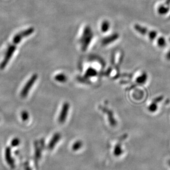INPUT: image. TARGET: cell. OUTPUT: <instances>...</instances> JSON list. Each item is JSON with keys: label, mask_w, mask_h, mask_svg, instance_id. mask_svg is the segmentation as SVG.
I'll use <instances>...</instances> for the list:
<instances>
[{"label": "cell", "mask_w": 170, "mask_h": 170, "mask_svg": "<svg viewBox=\"0 0 170 170\" xmlns=\"http://www.w3.org/2000/svg\"><path fill=\"white\" fill-rule=\"evenodd\" d=\"M93 36V33L91 27L89 26L85 27L83 33L79 40L81 49L83 51L87 50L92 42Z\"/></svg>", "instance_id": "6da1fadb"}, {"label": "cell", "mask_w": 170, "mask_h": 170, "mask_svg": "<svg viewBox=\"0 0 170 170\" xmlns=\"http://www.w3.org/2000/svg\"><path fill=\"white\" fill-rule=\"evenodd\" d=\"M38 78V75L34 74L31 76V78L29 79V80L27 81V82L25 85L24 87L21 91V96L22 98H25L27 97V95H28V93L29 92V91H30L31 88L33 87L34 84H35L36 81L37 80Z\"/></svg>", "instance_id": "7a4b0ae2"}, {"label": "cell", "mask_w": 170, "mask_h": 170, "mask_svg": "<svg viewBox=\"0 0 170 170\" xmlns=\"http://www.w3.org/2000/svg\"><path fill=\"white\" fill-rule=\"evenodd\" d=\"M34 28L33 27H30L26 30H23L18 34H17L13 39L12 44L16 45H17L21 42L22 39L34 33Z\"/></svg>", "instance_id": "3957f363"}, {"label": "cell", "mask_w": 170, "mask_h": 170, "mask_svg": "<svg viewBox=\"0 0 170 170\" xmlns=\"http://www.w3.org/2000/svg\"><path fill=\"white\" fill-rule=\"evenodd\" d=\"M16 45L13 44H12L11 45H9V47L8 48L7 51H6L4 59L0 65V69L2 70L5 68L6 65H7V64L9 63V60L13 56V53L16 51Z\"/></svg>", "instance_id": "277c9868"}, {"label": "cell", "mask_w": 170, "mask_h": 170, "mask_svg": "<svg viewBox=\"0 0 170 170\" xmlns=\"http://www.w3.org/2000/svg\"><path fill=\"white\" fill-rule=\"evenodd\" d=\"M70 107V106L69 103L67 102H65L62 106L60 114L58 118V122L60 123V124H63L65 122L68 113H69Z\"/></svg>", "instance_id": "5b68a950"}, {"label": "cell", "mask_w": 170, "mask_h": 170, "mask_svg": "<svg viewBox=\"0 0 170 170\" xmlns=\"http://www.w3.org/2000/svg\"><path fill=\"white\" fill-rule=\"evenodd\" d=\"M99 108L103 113H105L107 115L108 120V122L109 123L110 126L113 127H116L117 124V122L114 117L113 113L112 110H110L104 107H101Z\"/></svg>", "instance_id": "8992f818"}, {"label": "cell", "mask_w": 170, "mask_h": 170, "mask_svg": "<svg viewBox=\"0 0 170 170\" xmlns=\"http://www.w3.org/2000/svg\"><path fill=\"white\" fill-rule=\"evenodd\" d=\"M119 38H120V35L118 33H113L110 36L106 37L104 39H102V45H103V46L108 45V44L116 41Z\"/></svg>", "instance_id": "52a82bcc"}, {"label": "cell", "mask_w": 170, "mask_h": 170, "mask_svg": "<svg viewBox=\"0 0 170 170\" xmlns=\"http://www.w3.org/2000/svg\"><path fill=\"white\" fill-rule=\"evenodd\" d=\"M61 138V135L59 133H56L55 134H54L48 144V149L50 150L53 149L57 143L60 141Z\"/></svg>", "instance_id": "ba28073f"}, {"label": "cell", "mask_w": 170, "mask_h": 170, "mask_svg": "<svg viewBox=\"0 0 170 170\" xmlns=\"http://www.w3.org/2000/svg\"><path fill=\"white\" fill-rule=\"evenodd\" d=\"M134 29L137 33H140V34L143 36H148L150 31L148 28L138 24H135Z\"/></svg>", "instance_id": "9c48e42d"}, {"label": "cell", "mask_w": 170, "mask_h": 170, "mask_svg": "<svg viewBox=\"0 0 170 170\" xmlns=\"http://www.w3.org/2000/svg\"><path fill=\"white\" fill-rule=\"evenodd\" d=\"M170 7L169 6L165 5H161L158 6V12L160 15H165L169 12Z\"/></svg>", "instance_id": "30bf717a"}, {"label": "cell", "mask_w": 170, "mask_h": 170, "mask_svg": "<svg viewBox=\"0 0 170 170\" xmlns=\"http://www.w3.org/2000/svg\"><path fill=\"white\" fill-rule=\"evenodd\" d=\"M147 78H148L147 74L146 72H143L140 76H139L137 78L136 82L137 84L143 85L146 83V81L147 80Z\"/></svg>", "instance_id": "8fae6325"}, {"label": "cell", "mask_w": 170, "mask_h": 170, "mask_svg": "<svg viewBox=\"0 0 170 170\" xmlns=\"http://www.w3.org/2000/svg\"><path fill=\"white\" fill-rule=\"evenodd\" d=\"M123 151L122 147V144L119 141L118 143L116 145L114 149L113 154L115 156L119 157L122 154Z\"/></svg>", "instance_id": "7c38bea8"}, {"label": "cell", "mask_w": 170, "mask_h": 170, "mask_svg": "<svg viewBox=\"0 0 170 170\" xmlns=\"http://www.w3.org/2000/svg\"><path fill=\"white\" fill-rule=\"evenodd\" d=\"M97 74V71L95 69L90 68L87 70L85 74V77L86 78H92L95 76V75Z\"/></svg>", "instance_id": "4fadbf2b"}, {"label": "cell", "mask_w": 170, "mask_h": 170, "mask_svg": "<svg viewBox=\"0 0 170 170\" xmlns=\"http://www.w3.org/2000/svg\"><path fill=\"white\" fill-rule=\"evenodd\" d=\"M110 28V23L109 21L105 20L103 21L101 26V29L102 33H106Z\"/></svg>", "instance_id": "5bb4252c"}, {"label": "cell", "mask_w": 170, "mask_h": 170, "mask_svg": "<svg viewBox=\"0 0 170 170\" xmlns=\"http://www.w3.org/2000/svg\"><path fill=\"white\" fill-rule=\"evenodd\" d=\"M67 76H66L64 74H57L55 76V80L60 82V83H64L67 81Z\"/></svg>", "instance_id": "9a60e30c"}, {"label": "cell", "mask_w": 170, "mask_h": 170, "mask_svg": "<svg viewBox=\"0 0 170 170\" xmlns=\"http://www.w3.org/2000/svg\"><path fill=\"white\" fill-rule=\"evenodd\" d=\"M83 146V143L81 140L76 141L72 146V149L74 151H77Z\"/></svg>", "instance_id": "2e32d148"}, {"label": "cell", "mask_w": 170, "mask_h": 170, "mask_svg": "<svg viewBox=\"0 0 170 170\" xmlns=\"http://www.w3.org/2000/svg\"><path fill=\"white\" fill-rule=\"evenodd\" d=\"M157 45L160 48H164L166 45V40L164 37L160 36L156 40Z\"/></svg>", "instance_id": "e0dca14e"}, {"label": "cell", "mask_w": 170, "mask_h": 170, "mask_svg": "<svg viewBox=\"0 0 170 170\" xmlns=\"http://www.w3.org/2000/svg\"><path fill=\"white\" fill-rule=\"evenodd\" d=\"M158 109V103L154 101H152L151 103L148 107V110H149L150 112L151 113H154L155 112H156Z\"/></svg>", "instance_id": "ac0fdd59"}, {"label": "cell", "mask_w": 170, "mask_h": 170, "mask_svg": "<svg viewBox=\"0 0 170 170\" xmlns=\"http://www.w3.org/2000/svg\"><path fill=\"white\" fill-rule=\"evenodd\" d=\"M158 36V33L156 31L150 30L149 34V35H148L147 36H148V38H149L150 40L151 41H153V40H154L157 38Z\"/></svg>", "instance_id": "d6986e66"}, {"label": "cell", "mask_w": 170, "mask_h": 170, "mask_svg": "<svg viewBox=\"0 0 170 170\" xmlns=\"http://www.w3.org/2000/svg\"><path fill=\"white\" fill-rule=\"evenodd\" d=\"M36 147V158L37 160H39V158H40V155H41V150L39 148V146L38 145H35Z\"/></svg>", "instance_id": "ffe728a7"}, {"label": "cell", "mask_w": 170, "mask_h": 170, "mask_svg": "<svg viewBox=\"0 0 170 170\" xmlns=\"http://www.w3.org/2000/svg\"><path fill=\"white\" fill-rule=\"evenodd\" d=\"M21 117L23 121H27L29 119V113L26 110H24L21 113Z\"/></svg>", "instance_id": "44dd1931"}, {"label": "cell", "mask_w": 170, "mask_h": 170, "mask_svg": "<svg viewBox=\"0 0 170 170\" xmlns=\"http://www.w3.org/2000/svg\"><path fill=\"white\" fill-rule=\"evenodd\" d=\"M7 155H8V156H7L6 158H7V161L8 162V163L9 164V165H12V160L11 157V154H10V151L8 149L7 151Z\"/></svg>", "instance_id": "7402d4cb"}, {"label": "cell", "mask_w": 170, "mask_h": 170, "mask_svg": "<svg viewBox=\"0 0 170 170\" xmlns=\"http://www.w3.org/2000/svg\"><path fill=\"white\" fill-rule=\"evenodd\" d=\"M163 99H164V97L162 95H160V96L157 97L155 99H154L152 101L155 102L156 103H158V102L162 101L163 100Z\"/></svg>", "instance_id": "603a6c76"}, {"label": "cell", "mask_w": 170, "mask_h": 170, "mask_svg": "<svg viewBox=\"0 0 170 170\" xmlns=\"http://www.w3.org/2000/svg\"><path fill=\"white\" fill-rule=\"evenodd\" d=\"M19 144V140L18 139H15L12 141V145L13 146H17Z\"/></svg>", "instance_id": "cb8c5ba5"}, {"label": "cell", "mask_w": 170, "mask_h": 170, "mask_svg": "<svg viewBox=\"0 0 170 170\" xmlns=\"http://www.w3.org/2000/svg\"><path fill=\"white\" fill-rule=\"evenodd\" d=\"M166 58L167 60L170 61V50L167 51V54L166 55Z\"/></svg>", "instance_id": "d4e9b609"}, {"label": "cell", "mask_w": 170, "mask_h": 170, "mask_svg": "<svg viewBox=\"0 0 170 170\" xmlns=\"http://www.w3.org/2000/svg\"><path fill=\"white\" fill-rule=\"evenodd\" d=\"M165 5H167V6H169L170 5V0H166V3H165Z\"/></svg>", "instance_id": "484cf974"}, {"label": "cell", "mask_w": 170, "mask_h": 170, "mask_svg": "<svg viewBox=\"0 0 170 170\" xmlns=\"http://www.w3.org/2000/svg\"><path fill=\"white\" fill-rule=\"evenodd\" d=\"M168 164H169V165H170V160H169V161H168Z\"/></svg>", "instance_id": "4316f807"}, {"label": "cell", "mask_w": 170, "mask_h": 170, "mask_svg": "<svg viewBox=\"0 0 170 170\" xmlns=\"http://www.w3.org/2000/svg\"><path fill=\"white\" fill-rule=\"evenodd\" d=\"M169 42H170V39H169Z\"/></svg>", "instance_id": "83f0119b"}]
</instances>
